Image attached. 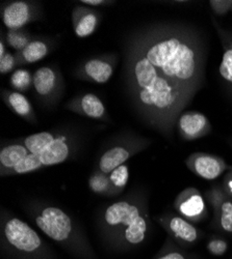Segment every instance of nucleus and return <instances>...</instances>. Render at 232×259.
<instances>
[{"label":"nucleus","mask_w":232,"mask_h":259,"mask_svg":"<svg viewBox=\"0 0 232 259\" xmlns=\"http://www.w3.org/2000/svg\"><path fill=\"white\" fill-rule=\"evenodd\" d=\"M158 75L194 94L203 74V60L198 41L187 33L165 30L156 34L142 53Z\"/></svg>","instance_id":"f257e3e1"},{"label":"nucleus","mask_w":232,"mask_h":259,"mask_svg":"<svg viewBox=\"0 0 232 259\" xmlns=\"http://www.w3.org/2000/svg\"><path fill=\"white\" fill-rule=\"evenodd\" d=\"M132 74L142 107L162 126L164 132L171 130L193 95L160 77L142 54L135 61Z\"/></svg>","instance_id":"f03ea898"},{"label":"nucleus","mask_w":232,"mask_h":259,"mask_svg":"<svg viewBox=\"0 0 232 259\" xmlns=\"http://www.w3.org/2000/svg\"><path fill=\"white\" fill-rule=\"evenodd\" d=\"M148 230V211L139 202L120 200L109 205L103 212V235L117 251L140 246L145 242Z\"/></svg>","instance_id":"7ed1b4c3"},{"label":"nucleus","mask_w":232,"mask_h":259,"mask_svg":"<svg viewBox=\"0 0 232 259\" xmlns=\"http://www.w3.org/2000/svg\"><path fill=\"white\" fill-rule=\"evenodd\" d=\"M37 227L50 240L79 259H97L87 237L74 225L70 215L59 207L46 205L32 213Z\"/></svg>","instance_id":"20e7f679"},{"label":"nucleus","mask_w":232,"mask_h":259,"mask_svg":"<svg viewBox=\"0 0 232 259\" xmlns=\"http://www.w3.org/2000/svg\"><path fill=\"white\" fill-rule=\"evenodd\" d=\"M2 243L6 253L15 259H53L38 232L17 217L3 219Z\"/></svg>","instance_id":"39448f33"},{"label":"nucleus","mask_w":232,"mask_h":259,"mask_svg":"<svg viewBox=\"0 0 232 259\" xmlns=\"http://www.w3.org/2000/svg\"><path fill=\"white\" fill-rule=\"evenodd\" d=\"M174 207L179 215L191 223H199L207 217V206L202 193L188 187L181 191L174 201Z\"/></svg>","instance_id":"423d86ee"},{"label":"nucleus","mask_w":232,"mask_h":259,"mask_svg":"<svg viewBox=\"0 0 232 259\" xmlns=\"http://www.w3.org/2000/svg\"><path fill=\"white\" fill-rule=\"evenodd\" d=\"M185 165L194 175L206 181L217 180L229 169L224 159L202 152L189 155L185 160Z\"/></svg>","instance_id":"0eeeda50"},{"label":"nucleus","mask_w":232,"mask_h":259,"mask_svg":"<svg viewBox=\"0 0 232 259\" xmlns=\"http://www.w3.org/2000/svg\"><path fill=\"white\" fill-rule=\"evenodd\" d=\"M158 223L171 237L182 246H192L201 236L200 230L181 215L169 213L157 218Z\"/></svg>","instance_id":"6e6552de"},{"label":"nucleus","mask_w":232,"mask_h":259,"mask_svg":"<svg viewBox=\"0 0 232 259\" xmlns=\"http://www.w3.org/2000/svg\"><path fill=\"white\" fill-rule=\"evenodd\" d=\"M179 135L186 141L200 139L212 131L208 118L198 111H185L177 119Z\"/></svg>","instance_id":"1a4fd4ad"},{"label":"nucleus","mask_w":232,"mask_h":259,"mask_svg":"<svg viewBox=\"0 0 232 259\" xmlns=\"http://www.w3.org/2000/svg\"><path fill=\"white\" fill-rule=\"evenodd\" d=\"M206 196L214 207L217 227L224 232L232 233V198L218 186L210 189Z\"/></svg>","instance_id":"9d476101"},{"label":"nucleus","mask_w":232,"mask_h":259,"mask_svg":"<svg viewBox=\"0 0 232 259\" xmlns=\"http://www.w3.org/2000/svg\"><path fill=\"white\" fill-rule=\"evenodd\" d=\"M32 8L26 2H13L2 13L3 22L9 30H20L32 19Z\"/></svg>","instance_id":"9b49d317"},{"label":"nucleus","mask_w":232,"mask_h":259,"mask_svg":"<svg viewBox=\"0 0 232 259\" xmlns=\"http://www.w3.org/2000/svg\"><path fill=\"white\" fill-rule=\"evenodd\" d=\"M44 167L58 165L66 162L71 155V147L64 136H58L43 152L38 154Z\"/></svg>","instance_id":"f8f14e48"},{"label":"nucleus","mask_w":232,"mask_h":259,"mask_svg":"<svg viewBox=\"0 0 232 259\" xmlns=\"http://www.w3.org/2000/svg\"><path fill=\"white\" fill-rule=\"evenodd\" d=\"M136 152V149L124 145H116L105 152L98 163V170L105 175H110L112 171L121 165H124Z\"/></svg>","instance_id":"ddd939ff"},{"label":"nucleus","mask_w":232,"mask_h":259,"mask_svg":"<svg viewBox=\"0 0 232 259\" xmlns=\"http://www.w3.org/2000/svg\"><path fill=\"white\" fill-rule=\"evenodd\" d=\"M75 34L78 37L90 36L98 25V16L93 10L77 7L72 14Z\"/></svg>","instance_id":"4468645a"},{"label":"nucleus","mask_w":232,"mask_h":259,"mask_svg":"<svg viewBox=\"0 0 232 259\" xmlns=\"http://www.w3.org/2000/svg\"><path fill=\"white\" fill-rule=\"evenodd\" d=\"M30 153L23 143L5 146L0 152V174H2V177H6L12 169H14Z\"/></svg>","instance_id":"2eb2a0df"},{"label":"nucleus","mask_w":232,"mask_h":259,"mask_svg":"<svg viewBox=\"0 0 232 259\" xmlns=\"http://www.w3.org/2000/svg\"><path fill=\"white\" fill-rule=\"evenodd\" d=\"M56 74L50 68H40L32 75V86L39 96L48 97L51 95L56 89Z\"/></svg>","instance_id":"dca6fc26"},{"label":"nucleus","mask_w":232,"mask_h":259,"mask_svg":"<svg viewBox=\"0 0 232 259\" xmlns=\"http://www.w3.org/2000/svg\"><path fill=\"white\" fill-rule=\"evenodd\" d=\"M83 72L86 76L96 83H107L113 76L114 68L108 61L102 59H90L84 63Z\"/></svg>","instance_id":"f3484780"},{"label":"nucleus","mask_w":232,"mask_h":259,"mask_svg":"<svg viewBox=\"0 0 232 259\" xmlns=\"http://www.w3.org/2000/svg\"><path fill=\"white\" fill-rule=\"evenodd\" d=\"M48 54V46L44 41L31 40L29 44L19 52L18 59L20 63H35L43 59Z\"/></svg>","instance_id":"a211bd4d"},{"label":"nucleus","mask_w":232,"mask_h":259,"mask_svg":"<svg viewBox=\"0 0 232 259\" xmlns=\"http://www.w3.org/2000/svg\"><path fill=\"white\" fill-rule=\"evenodd\" d=\"M80 111L90 118L100 119L105 114V107L102 101L93 94L84 95L79 102Z\"/></svg>","instance_id":"6ab92c4d"},{"label":"nucleus","mask_w":232,"mask_h":259,"mask_svg":"<svg viewBox=\"0 0 232 259\" xmlns=\"http://www.w3.org/2000/svg\"><path fill=\"white\" fill-rule=\"evenodd\" d=\"M89 188L90 190L97 195H118L115 191L109 175H105L101 171H96L89 179Z\"/></svg>","instance_id":"aec40b11"},{"label":"nucleus","mask_w":232,"mask_h":259,"mask_svg":"<svg viewBox=\"0 0 232 259\" xmlns=\"http://www.w3.org/2000/svg\"><path fill=\"white\" fill-rule=\"evenodd\" d=\"M58 136H55L52 133L49 132H41L37 134L29 135L28 137L24 138L23 144L25 147L28 149V152L30 154L38 155L41 152L50 145Z\"/></svg>","instance_id":"412c9836"},{"label":"nucleus","mask_w":232,"mask_h":259,"mask_svg":"<svg viewBox=\"0 0 232 259\" xmlns=\"http://www.w3.org/2000/svg\"><path fill=\"white\" fill-rule=\"evenodd\" d=\"M8 105L12 110L18 115L24 118H30L32 115V107L27 98L19 92L8 93L7 95Z\"/></svg>","instance_id":"4be33fe9"},{"label":"nucleus","mask_w":232,"mask_h":259,"mask_svg":"<svg viewBox=\"0 0 232 259\" xmlns=\"http://www.w3.org/2000/svg\"><path fill=\"white\" fill-rule=\"evenodd\" d=\"M219 73L232 90V39L224 41V53L219 67Z\"/></svg>","instance_id":"5701e85b"},{"label":"nucleus","mask_w":232,"mask_h":259,"mask_svg":"<svg viewBox=\"0 0 232 259\" xmlns=\"http://www.w3.org/2000/svg\"><path fill=\"white\" fill-rule=\"evenodd\" d=\"M45 168L44 165L42 164L39 155L29 154L24 160L21 161L14 169H12L8 176H20V175H26L30 172H35Z\"/></svg>","instance_id":"b1692460"},{"label":"nucleus","mask_w":232,"mask_h":259,"mask_svg":"<svg viewBox=\"0 0 232 259\" xmlns=\"http://www.w3.org/2000/svg\"><path fill=\"white\" fill-rule=\"evenodd\" d=\"M110 181L117 192V194H120L124 188L126 187L129 180V169L127 165H121L118 168H116L114 171H112L109 175Z\"/></svg>","instance_id":"393cba45"},{"label":"nucleus","mask_w":232,"mask_h":259,"mask_svg":"<svg viewBox=\"0 0 232 259\" xmlns=\"http://www.w3.org/2000/svg\"><path fill=\"white\" fill-rule=\"evenodd\" d=\"M11 84L15 90L19 92H25L32 84V76L27 70L18 69L12 74Z\"/></svg>","instance_id":"a878e982"},{"label":"nucleus","mask_w":232,"mask_h":259,"mask_svg":"<svg viewBox=\"0 0 232 259\" xmlns=\"http://www.w3.org/2000/svg\"><path fill=\"white\" fill-rule=\"evenodd\" d=\"M8 44L15 50L21 52L31 41L27 34L20 30H9L7 33Z\"/></svg>","instance_id":"bb28decb"},{"label":"nucleus","mask_w":232,"mask_h":259,"mask_svg":"<svg viewBox=\"0 0 232 259\" xmlns=\"http://www.w3.org/2000/svg\"><path fill=\"white\" fill-rule=\"evenodd\" d=\"M206 250L209 254L214 256H222L226 254L228 250V243L219 236H214L210 239L206 245Z\"/></svg>","instance_id":"cd10ccee"},{"label":"nucleus","mask_w":232,"mask_h":259,"mask_svg":"<svg viewBox=\"0 0 232 259\" xmlns=\"http://www.w3.org/2000/svg\"><path fill=\"white\" fill-rule=\"evenodd\" d=\"M215 14L226 15L232 9V0H210L208 3Z\"/></svg>","instance_id":"c85d7f7f"},{"label":"nucleus","mask_w":232,"mask_h":259,"mask_svg":"<svg viewBox=\"0 0 232 259\" xmlns=\"http://www.w3.org/2000/svg\"><path fill=\"white\" fill-rule=\"evenodd\" d=\"M17 64V57L7 52L3 57H0V73L3 75L12 72Z\"/></svg>","instance_id":"c756f323"},{"label":"nucleus","mask_w":232,"mask_h":259,"mask_svg":"<svg viewBox=\"0 0 232 259\" xmlns=\"http://www.w3.org/2000/svg\"><path fill=\"white\" fill-rule=\"evenodd\" d=\"M155 259H188L187 255L179 249L169 248L160 253Z\"/></svg>","instance_id":"7c9ffc66"},{"label":"nucleus","mask_w":232,"mask_h":259,"mask_svg":"<svg viewBox=\"0 0 232 259\" xmlns=\"http://www.w3.org/2000/svg\"><path fill=\"white\" fill-rule=\"evenodd\" d=\"M222 189L229 197L232 198V167H229V169L227 170V174L225 175L223 180Z\"/></svg>","instance_id":"2f4dec72"},{"label":"nucleus","mask_w":232,"mask_h":259,"mask_svg":"<svg viewBox=\"0 0 232 259\" xmlns=\"http://www.w3.org/2000/svg\"><path fill=\"white\" fill-rule=\"evenodd\" d=\"M81 4L92 6V7H98V6H103L107 3H105L104 0H82Z\"/></svg>","instance_id":"473e14b6"},{"label":"nucleus","mask_w":232,"mask_h":259,"mask_svg":"<svg viewBox=\"0 0 232 259\" xmlns=\"http://www.w3.org/2000/svg\"><path fill=\"white\" fill-rule=\"evenodd\" d=\"M7 52L5 51V44L4 41L2 40V42H0V57H3Z\"/></svg>","instance_id":"72a5a7b5"},{"label":"nucleus","mask_w":232,"mask_h":259,"mask_svg":"<svg viewBox=\"0 0 232 259\" xmlns=\"http://www.w3.org/2000/svg\"><path fill=\"white\" fill-rule=\"evenodd\" d=\"M231 11H232V9H231Z\"/></svg>","instance_id":"f704fd0d"}]
</instances>
